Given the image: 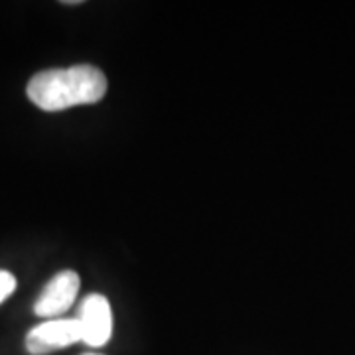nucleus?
I'll use <instances>...</instances> for the list:
<instances>
[{
    "label": "nucleus",
    "instance_id": "nucleus-1",
    "mask_svg": "<svg viewBox=\"0 0 355 355\" xmlns=\"http://www.w3.org/2000/svg\"><path fill=\"white\" fill-rule=\"evenodd\" d=\"M26 91L30 101L42 111L55 113L101 101L107 93V77L99 67L89 64L46 69L30 79Z\"/></svg>",
    "mask_w": 355,
    "mask_h": 355
},
{
    "label": "nucleus",
    "instance_id": "nucleus-2",
    "mask_svg": "<svg viewBox=\"0 0 355 355\" xmlns=\"http://www.w3.org/2000/svg\"><path fill=\"white\" fill-rule=\"evenodd\" d=\"M76 320L81 331V342L91 347H103L113 336V312L103 294H89L79 306Z\"/></svg>",
    "mask_w": 355,
    "mask_h": 355
},
{
    "label": "nucleus",
    "instance_id": "nucleus-6",
    "mask_svg": "<svg viewBox=\"0 0 355 355\" xmlns=\"http://www.w3.org/2000/svg\"><path fill=\"white\" fill-rule=\"evenodd\" d=\"M83 355H101V354H83Z\"/></svg>",
    "mask_w": 355,
    "mask_h": 355
},
{
    "label": "nucleus",
    "instance_id": "nucleus-4",
    "mask_svg": "<svg viewBox=\"0 0 355 355\" xmlns=\"http://www.w3.org/2000/svg\"><path fill=\"white\" fill-rule=\"evenodd\" d=\"M79 275L73 270H62L46 284V288L38 296L34 312L40 318L55 320L67 312L77 298L79 292Z\"/></svg>",
    "mask_w": 355,
    "mask_h": 355
},
{
    "label": "nucleus",
    "instance_id": "nucleus-5",
    "mask_svg": "<svg viewBox=\"0 0 355 355\" xmlns=\"http://www.w3.org/2000/svg\"><path fill=\"white\" fill-rule=\"evenodd\" d=\"M16 288V279L12 272L8 270H0V304L10 296Z\"/></svg>",
    "mask_w": 355,
    "mask_h": 355
},
{
    "label": "nucleus",
    "instance_id": "nucleus-3",
    "mask_svg": "<svg viewBox=\"0 0 355 355\" xmlns=\"http://www.w3.org/2000/svg\"><path fill=\"white\" fill-rule=\"evenodd\" d=\"M77 342H81V331H79L77 320L55 318L28 331L26 349L32 355H46L69 347Z\"/></svg>",
    "mask_w": 355,
    "mask_h": 355
}]
</instances>
